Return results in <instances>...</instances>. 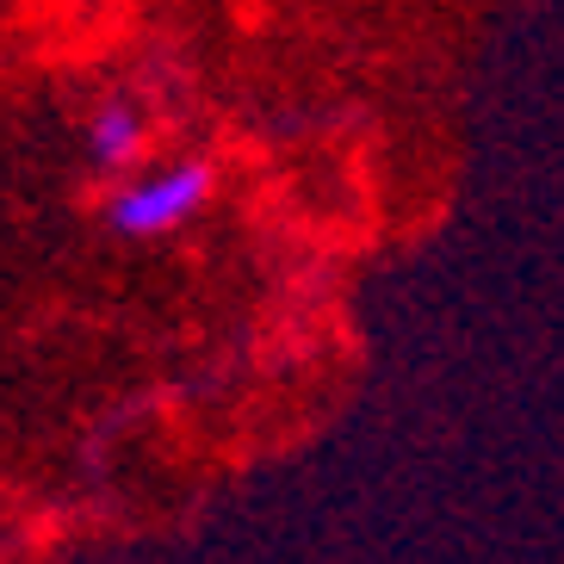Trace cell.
Returning <instances> with one entry per match:
<instances>
[{"label": "cell", "mask_w": 564, "mask_h": 564, "mask_svg": "<svg viewBox=\"0 0 564 564\" xmlns=\"http://www.w3.org/2000/svg\"><path fill=\"white\" fill-rule=\"evenodd\" d=\"M212 199H217V167L205 155H186V162L150 167V174L118 186L106 199V224L131 242H155V236H174L181 224H193Z\"/></svg>", "instance_id": "obj_1"}, {"label": "cell", "mask_w": 564, "mask_h": 564, "mask_svg": "<svg viewBox=\"0 0 564 564\" xmlns=\"http://www.w3.org/2000/svg\"><path fill=\"white\" fill-rule=\"evenodd\" d=\"M143 143H150V124L131 100H100L87 112V155L100 174H131L143 162Z\"/></svg>", "instance_id": "obj_2"}]
</instances>
